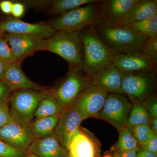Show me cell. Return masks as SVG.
<instances>
[{"instance_id": "cell-11", "label": "cell", "mask_w": 157, "mask_h": 157, "mask_svg": "<svg viewBox=\"0 0 157 157\" xmlns=\"http://www.w3.org/2000/svg\"><path fill=\"white\" fill-rule=\"evenodd\" d=\"M157 60L145 53L116 54L113 65L122 73L128 72H156Z\"/></svg>"}, {"instance_id": "cell-21", "label": "cell", "mask_w": 157, "mask_h": 157, "mask_svg": "<svg viewBox=\"0 0 157 157\" xmlns=\"http://www.w3.org/2000/svg\"><path fill=\"white\" fill-rule=\"evenodd\" d=\"M60 116L36 118L30 128L36 138H43L53 135Z\"/></svg>"}, {"instance_id": "cell-33", "label": "cell", "mask_w": 157, "mask_h": 157, "mask_svg": "<svg viewBox=\"0 0 157 157\" xmlns=\"http://www.w3.org/2000/svg\"><path fill=\"white\" fill-rule=\"evenodd\" d=\"M25 12V6L22 3L16 2L13 3L11 14L14 18L18 19L22 17Z\"/></svg>"}, {"instance_id": "cell-8", "label": "cell", "mask_w": 157, "mask_h": 157, "mask_svg": "<svg viewBox=\"0 0 157 157\" xmlns=\"http://www.w3.org/2000/svg\"><path fill=\"white\" fill-rule=\"evenodd\" d=\"M132 103L123 94H109L95 118L105 121L120 131L128 126V118Z\"/></svg>"}, {"instance_id": "cell-16", "label": "cell", "mask_w": 157, "mask_h": 157, "mask_svg": "<svg viewBox=\"0 0 157 157\" xmlns=\"http://www.w3.org/2000/svg\"><path fill=\"white\" fill-rule=\"evenodd\" d=\"M2 81L9 86L11 92L20 90L31 89L45 91L50 89L31 80L21 68V62L8 64Z\"/></svg>"}, {"instance_id": "cell-14", "label": "cell", "mask_w": 157, "mask_h": 157, "mask_svg": "<svg viewBox=\"0 0 157 157\" xmlns=\"http://www.w3.org/2000/svg\"><path fill=\"white\" fill-rule=\"evenodd\" d=\"M3 35L18 61H22L36 52L44 50L45 39L22 34L7 33Z\"/></svg>"}, {"instance_id": "cell-15", "label": "cell", "mask_w": 157, "mask_h": 157, "mask_svg": "<svg viewBox=\"0 0 157 157\" xmlns=\"http://www.w3.org/2000/svg\"><path fill=\"white\" fill-rule=\"evenodd\" d=\"M1 23L4 32L7 33L30 35L45 39L52 37L57 32L49 24L30 23L13 17H9Z\"/></svg>"}, {"instance_id": "cell-35", "label": "cell", "mask_w": 157, "mask_h": 157, "mask_svg": "<svg viewBox=\"0 0 157 157\" xmlns=\"http://www.w3.org/2000/svg\"><path fill=\"white\" fill-rule=\"evenodd\" d=\"M11 93L9 86L2 81H0V101L9 99Z\"/></svg>"}, {"instance_id": "cell-30", "label": "cell", "mask_w": 157, "mask_h": 157, "mask_svg": "<svg viewBox=\"0 0 157 157\" xmlns=\"http://www.w3.org/2000/svg\"><path fill=\"white\" fill-rule=\"evenodd\" d=\"M14 120L9 109V99L0 101V128Z\"/></svg>"}, {"instance_id": "cell-26", "label": "cell", "mask_w": 157, "mask_h": 157, "mask_svg": "<svg viewBox=\"0 0 157 157\" xmlns=\"http://www.w3.org/2000/svg\"><path fill=\"white\" fill-rule=\"evenodd\" d=\"M119 136L118 140L117 151H127L139 149V144L130 132L128 127L119 131Z\"/></svg>"}, {"instance_id": "cell-12", "label": "cell", "mask_w": 157, "mask_h": 157, "mask_svg": "<svg viewBox=\"0 0 157 157\" xmlns=\"http://www.w3.org/2000/svg\"><path fill=\"white\" fill-rule=\"evenodd\" d=\"M83 121L78 109L73 105L65 108L60 116L53 135L67 150L71 137Z\"/></svg>"}, {"instance_id": "cell-22", "label": "cell", "mask_w": 157, "mask_h": 157, "mask_svg": "<svg viewBox=\"0 0 157 157\" xmlns=\"http://www.w3.org/2000/svg\"><path fill=\"white\" fill-rule=\"evenodd\" d=\"M64 108L52 94L43 98L39 103L35 112L34 117L39 118L61 115Z\"/></svg>"}, {"instance_id": "cell-37", "label": "cell", "mask_w": 157, "mask_h": 157, "mask_svg": "<svg viewBox=\"0 0 157 157\" xmlns=\"http://www.w3.org/2000/svg\"><path fill=\"white\" fill-rule=\"evenodd\" d=\"M51 1H25L23 4H25L31 7H43L48 5Z\"/></svg>"}, {"instance_id": "cell-18", "label": "cell", "mask_w": 157, "mask_h": 157, "mask_svg": "<svg viewBox=\"0 0 157 157\" xmlns=\"http://www.w3.org/2000/svg\"><path fill=\"white\" fill-rule=\"evenodd\" d=\"M28 151L39 157H69L67 150L62 146L54 135L36 138Z\"/></svg>"}, {"instance_id": "cell-9", "label": "cell", "mask_w": 157, "mask_h": 157, "mask_svg": "<svg viewBox=\"0 0 157 157\" xmlns=\"http://www.w3.org/2000/svg\"><path fill=\"white\" fill-rule=\"evenodd\" d=\"M108 93L96 85H91L85 90L73 104L83 120L96 117L101 111Z\"/></svg>"}, {"instance_id": "cell-10", "label": "cell", "mask_w": 157, "mask_h": 157, "mask_svg": "<svg viewBox=\"0 0 157 157\" xmlns=\"http://www.w3.org/2000/svg\"><path fill=\"white\" fill-rule=\"evenodd\" d=\"M67 151L69 157H98L100 146L92 133L79 127L71 137Z\"/></svg>"}, {"instance_id": "cell-27", "label": "cell", "mask_w": 157, "mask_h": 157, "mask_svg": "<svg viewBox=\"0 0 157 157\" xmlns=\"http://www.w3.org/2000/svg\"><path fill=\"white\" fill-rule=\"evenodd\" d=\"M128 128L132 135L141 146L147 143L154 134L150 125H140Z\"/></svg>"}, {"instance_id": "cell-19", "label": "cell", "mask_w": 157, "mask_h": 157, "mask_svg": "<svg viewBox=\"0 0 157 157\" xmlns=\"http://www.w3.org/2000/svg\"><path fill=\"white\" fill-rule=\"evenodd\" d=\"M138 0H107L101 2L103 16L109 22L120 24Z\"/></svg>"}, {"instance_id": "cell-4", "label": "cell", "mask_w": 157, "mask_h": 157, "mask_svg": "<svg viewBox=\"0 0 157 157\" xmlns=\"http://www.w3.org/2000/svg\"><path fill=\"white\" fill-rule=\"evenodd\" d=\"M44 51L57 55L69 67L82 68V45L80 32L59 31L45 39Z\"/></svg>"}, {"instance_id": "cell-36", "label": "cell", "mask_w": 157, "mask_h": 157, "mask_svg": "<svg viewBox=\"0 0 157 157\" xmlns=\"http://www.w3.org/2000/svg\"><path fill=\"white\" fill-rule=\"evenodd\" d=\"M13 4V3L11 1H2L0 2V9L5 14H11Z\"/></svg>"}, {"instance_id": "cell-41", "label": "cell", "mask_w": 157, "mask_h": 157, "mask_svg": "<svg viewBox=\"0 0 157 157\" xmlns=\"http://www.w3.org/2000/svg\"><path fill=\"white\" fill-rule=\"evenodd\" d=\"M150 126L154 134L157 135V118H152Z\"/></svg>"}, {"instance_id": "cell-42", "label": "cell", "mask_w": 157, "mask_h": 157, "mask_svg": "<svg viewBox=\"0 0 157 157\" xmlns=\"http://www.w3.org/2000/svg\"><path fill=\"white\" fill-rule=\"evenodd\" d=\"M4 33H5V32H4L2 23H0V37L2 36Z\"/></svg>"}, {"instance_id": "cell-29", "label": "cell", "mask_w": 157, "mask_h": 157, "mask_svg": "<svg viewBox=\"0 0 157 157\" xmlns=\"http://www.w3.org/2000/svg\"><path fill=\"white\" fill-rule=\"evenodd\" d=\"M29 153L28 150L14 148L0 140V157H26Z\"/></svg>"}, {"instance_id": "cell-43", "label": "cell", "mask_w": 157, "mask_h": 157, "mask_svg": "<svg viewBox=\"0 0 157 157\" xmlns=\"http://www.w3.org/2000/svg\"><path fill=\"white\" fill-rule=\"evenodd\" d=\"M26 157H39L37 156L36 155L32 153L29 152V154Z\"/></svg>"}, {"instance_id": "cell-7", "label": "cell", "mask_w": 157, "mask_h": 157, "mask_svg": "<svg viewBox=\"0 0 157 157\" xmlns=\"http://www.w3.org/2000/svg\"><path fill=\"white\" fill-rule=\"evenodd\" d=\"M122 88L123 94L131 101H144L155 89V72H140L122 73Z\"/></svg>"}, {"instance_id": "cell-2", "label": "cell", "mask_w": 157, "mask_h": 157, "mask_svg": "<svg viewBox=\"0 0 157 157\" xmlns=\"http://www.w3.org/2000/svg\"><path fill=\"white\" fill-rule=\"evenodd\" d=\"M82 42V69L91 76L103 68L113 65L116 54L105 45L96 32L95 25L80 32Z\"/></svg>"}, {"instance_id": "cell-24", "label": "cell", "mask_w": 157, "mask_h": 157, "mask_svg": "<svg viewBox=\"0 0 157 157\" xmlns=\"http://www.w3.org/2000/svg\"><path fill=\"white\" fill-rule=\"evenodd\" d=\"M99 0H56L52 1L51 11L60 15L81 6L99 2Z\"/></svg>"}, {"instance_id": "cell-40", "label": "cell", "mask_w": 157, "mask_h": 157, "mask_svg": "<svg viewBox=\"0 0 157 157\" xmlns=\"http://www.w3.org/2000/svg\"><path fill=\"white\" fill-rule=\"evenodd\" d=\"M8 64L0 60V81H2Z\"/></svg>"}, {"instance_id": "cell-17", "label": "cell", "mask_w": 157, "mask_h": 157, "mask_svg": "<svg viewBox=\"0 0 157 157\" xmlns=\"http://www.w3.org/2000/svg\"><path fill=\"white\" fill-rule=\"evenodd\" d=\"M123 73L113 65L103 68L91 76V84L98 86L109 94H123Z\"/></svg>"}, {"instance_id": "cell-20", "label": "cell", "mask_w": 157, "mask_h": 157, "mask_svg": "<svg viewBox=\"0 0 157 157\" xmlns=\"http://www.w3.org/2000/svg\"><path fill=\"white\" fill-rule=\"evenodd\" d=\"M157 14V0H138L120 24L128 26Z\"/></svg>"}, {"instance_id": "cell-28", "label": "cell", "mask_w": 157, "mask_h": 157, "mask_svg": "<svg viewBox=\"0 0 157 157\" xmlns=\"http://www.w3.org/2000/svg\"><path fill=\"white\" fill-rule=\"evenodd\" d=\"M0 60L7 64L13 63L18 61L14 56L3 35L0 37Z\"/></svg>"}, {"instance_id": "cell-6", "label": "cell", "mask_w": 157, "mask_h": 157, "mask_svg": "<svg viewBox=\"0 0 157 157\" xmlns=\"http://www.w3.org/2000/svg\"><path fill=\"white\" fill-rule=\"evenodd\" d=\"M91 85V76L82 68L69 67L64 79L51 89L52 94L65 109L73 105L82 93Z\"/></svg>"}, {"instance_id": "cell-44", "label": "cell", "mask_w": 157, "mask_h": 157, "mask_svg": "<svg viewBox=\"0 0 157 157\" xmlns=\"http://www.w3.org/2000/svg\"><path fill=\"white\" fill-rule=\"evenodd\" d=\"M103 157H115V156L111 154H106Z\"/></svg>"}, {"instance_id": "cell-25", "label": "cell", "mask_w": 157, "mask_h": 157, "mask_svg": "<svg viewBox=\"0 0 157 157\" xmlns=\"http://www.w3.org/2000/svg\"><path fill=\"white\" fill-rule=\"evenodd\" d=\"M128 26L147 38L157 37V14L144 20L133 23Z\"/></svg>"}, {"instance_id": "cell-39", "label": "cell", "mask_w": 157, "mask_h": 157, "mask_svg": "<svg viewBox=\"0 0 157 157\" xmlns=\"http://www.w3.org/2000/svg\"><path fill=\"white\" fill-rule=\"evenodd\" d=\"M138 150L131 151H117L114 156L115 157H136Z\"/></svg>"}, {"instance_id": "cell-31", "label": "cell", "mask_w": 157, "mask_h": 157, "mask_svg": "<svg viewBox=\"0 0 157 157\" xmlns=\"http://www.w3.org/2000/svg\"><path fill=\"white\" fill-rule=\"evenodd\" d=\"M144 51L157 60V37H151L146 39L144 42Z\"/></svg>"}, {"instance_id": "cell-1", "label": "cell", "mask_w": 157, "mask_h": 157, "mask_svg": "<svg viewBox=\"0 0 157 157\" xmlns=\"http://www.w3.org/2000/svg\"><path fill=\"white\" fill-rule=\"evenodd\" d=\"M95 28L100 39L116 54L145 53L144 42L148 38L128 26L109 22L103 17Z\"/></svg>"}, {"instance_id": "cell-3", "label": "cell", "mask_w": 157, "mask_h": 157, "mask_svg": "<svg viewBox=\"0 0 157 157\" xmlns=\"http://www.w3.org/2000/svg\"><path fill=\"white\" fill-rule=\"evenodd\" d=\"M101 1L68 11L54 19L49 24L57 32H80L88 26L95 25L104 17Z\"/></svg>"}, {"instance_id": "cell-38", "label": "cell", "mask_w": 157, "mask_h": 157, "mask_svg": "<svg viewBox=\"0 0 157 157\" xmlns=\"http://www.w3.org/2000/svg\"><path fill=\"white\" fill-rule=\"evenodd\" d=\"M136 157H157V154L141 148L137 150Z\"/></svg>"}, {"instance_id": "cell-13", "label": "cell", "mask_w": 157, "mask_h": 157, "mask_svg": "<svg viewBox=\"0 0 157 157\" xmlns=\"http://www.w3.org/2000/svg\"><path fill=\"white\" fill-rule=\"evenodd\" d=\"M35 139L30 127L14 120L0 128V140L14 148L28 150Z\"/></svg>"}, {"instance_id": "cell-5", "label": "cell", "mask_w": 157, "mask_h": 157, "mask_svg": "<svg viewBox=\"0 0 157 157\" xmlns=\"http://www.w3.org/2000/svg\"><path fill=\"white\" fill-rule=\"evenodd\" d=\"M31 89L20 90L11 92L9 98L10 113L14 120L30 127L39 103L51 93Z\"/></svg>"}, {"instance_id": "cell-32", "label": "cell", "mask_w": 157, "mask_h": 157, "mask_svg": "<svg viewBox=\"0 0 157 157\" xmlns=\"http://www.w3.org/2000/svg\"><path fill=\"white\" fill-rule=\"evenodd\" d=\"M143 102L152 118H157V97L152 95L146 98Z\"/></svg>"}, {"instance_id": "cell-34", "label": "cell", "mask_w": 157, "mask_h": 157, "mask_svg": "<svg viewBox=\"0 0 157 157\" xmlns=\"http://www.w3.org/2000/svg\"><path fill=\"white\" fill-rule=\"evenodd\" d=\"M141 148L157 154V135L154 134Z\"/></svg>"}, {"instance_id": "cell-23", "label": "cell", "mask_w": 157, "mask_h": 157, "mask_svg": "<svg viewBox=\"0 0 157 157\" xmlns=\"http://www.w3.org/2000/svg\"><path fill=\"white\" fill-rule=\"evenodd\" d=\"M132 107L128 118V127L140 125H150L151 117L145 108L143 101H131Z\"/></svg>"}]
</instances>
